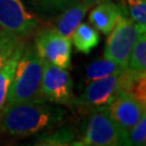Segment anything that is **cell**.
<instances>
[{"instance_id":"obj_1","label":"cell","mask_w":146,"mask_h":146,"mask_svg":"<svg viewBox=\"0 0 146 146\" xmlns=\"http://www.w3.org/2000/svg\"><path fill=\"white\" fill-rule=\"evenodd\" d=\"M65 110L44 101L5 105L0 110V133L29 136L58 125Z\"/></svg>"},{"instance_id":"obj_2","label":"cell","mask_w":146,"mask_h":146,"mask_svg":"<svg viewBox=\"0 0 146 146\" xmlns=\"http://www.w3.org/2000/svg\"><path fill=\"white\" fill-rule=\"evenodd\" d=\"M42 58L34 43H25L8 90L5 105L43 101L40 93Z\"/></svg>"},{"instance_id":"obj_3","label":"cell","mask_w":146,"mask_h":146,"mask_svg":"<svg viewBox=\"0 0 146 146\" xmlns=\"http://www.w3.org/2000/svg\"><path fill=\"white\" fill-rule=\"evenodd\" d=\"M84 135L74 142V146L125 145V131L117 127L110 115L108 106L89 111Z\"/></svg>"},{"instance_id":"obj_4","label":"cell","mask_w":146,"mask_h":146,"mask_svg":"<svg viewBox=\"0 0 146 146\" xmlns=\"http://www.w3.org/2000/svg\"><path fill=\"white\" fill-rule=\"evenodd\" d=\"M145 28L146 25L135 23L129 15L121 16L106 40L104 58L114 60L125 68L131 50L137 37L146 31Z\"/></svg>"},{"instance_id":"obj_5","label":"cell","mask_w":146,"mask_h":146,"mask_svg":"<svg viewBox=\"0 0 146 146\" xmlns=\"http://www.w3.org/2000/svg\"><path fill=\"white\" fill-rule=\"evenodd\" d=\"M73 88V78L66 69L42 60L40 93L43 101L70 106L75 98Z\"/></svg>"},{"instance_id":"obj_6","label":"cell","mask_w":146,"mask_h":146,"mask_svg":"<svg viewBox=\"0 0 146 146\" xmlns=\"http://www.w3.org/2000/svg\"><path fill=\"white\" fill-rule=\"evenodd\" d=\"M119 75L114 74L92 80L84 93L78 98H74L70 106L88 113L95 108L110 106L119 94Z\"/></svg>"},{"instance_id":"obj_7","label":"cell","mask_w":146,"mask_h":146,"mask_svg":"<svg viewBox=\"0 0 146 146\" xmlns=\"http://www.w3.org/2000/svg\"><path fill=\"white\" fill-rule=\"evenodd\" d=\"M42 60L63 69H68L72 63V40L54 28H46L36 34L34 42Z\"/></svg>"},{"instance_id":"obj_8","label":"cell","mask_w":146,"mask_h":146,"mask_svg":"<svg viewBox=\"0 0 146 146\" xmlns=\"http://www.w3.org/2000/svg\"><path fill=\"white\" fill-rule=\"evenodd\" d=\"M39 21L21 0H0V28L25 38L37 31Z\"/></svg>"},{"instance_id":"obj_9","label":"cell","mask_w":146,"mask_h":146,"mask_svg":"<svg viewBox=\"0 0 146 146\" xmlns=\"http://www.w3.org/2000/svg\"><path fill=\"white\" fill-rule=\"evenodd\" d=\"M108 110L117 127L128 131L146 114V104H143L132 95L119 93L108 106Z\"/></svg>"},{"instance_id":"obj_10","label":"cell","mask_w":146,"mask_h":146,"mask_svg":"<svg viewBox=\"0 0 146 146\" xmlns=\"http://www.w3.org/2000/svg\"><path fill=\"white\" fill-rule=\"evenodd\" d=\"M123 15H128L123 2L114 3L113 1H107L95 5V8L90 12L89 21L94 28L105 35H108L120 17Z\"/></svg>"},{"instance_id":"obj_11","label":"cell","mask_w":146,"mask_h":146,"mask_svg":"<svg viewBox=\"0 0 146 146\" xmlns=\"http://www.w3.org/2000/svg\"><path fill=\"white\" fill-rule=\"evenodd\" d=\"M90 7L84 5L80 0L67 7L56 19L54 24V29L63 36L72 38L74 31L84 20L86 13L89 11Z\"/></svg>"},{"instance_id":"obj_12","label":"cell","mask_w":146,"mask_h":146,"mask_svg":"<svg viewBox=\"0 0 146 146\" xmlns=\"http://www.w3.org/2000/svg\"><path fill=\"white\" fill-rule=\"evenodd\" d=\"M70 40L76 50L84 54H89L100 42V35L96 28L88 23H80L74 31Z\"/></svg>"},{"instance_id":"obj_13","label":"cell","mask_w":146,"mask_h":146,"mask_svg":"<svg viewBox=\"0 0 146 146\" xmlns=\"http://www.w3.org/2000/svg\"><path fill=\"white\" fill-rule=\"evenodd\" d=\"M25 43H26V41L24 39H22V41L17 44V47L11 54L10 58H8L7 62L0 67V110L5 104L8 90H9L13 75L15 72L16 65H17V62L20 60V56H21Z\"/></svg>"},{"instance_id":"obj_14","label":"cell","mask_w":146,"mask_h":146,"mask_svg":"<svg viewBox=\"0 0 146 146\" xmlns=\"http://www.w3.org/2000/svg\"><path fill=\"white\" fill-rule=\"evenodd\" d=\"M77 140L76 132L72 127H63L52 132H43L35 140L34 145L68 146Z\"/></svg>"},{"instance_id":"obj_15","label":"cell","mask_w":146,"mask_h":146,"mask_svg":"<svg viewBox=\"0 0 146 146\" xmlns=\"http://www.w3.org/2000/svg\"><path fill=\"white\" fill-rule=\"evenodd\" d=\"M125 69L134 74H146V35L137 37L132 48Z\"/></svg>"},{"instance_id":"obj_16","label":"cell","mask_w":146,"mask_h":146,"mask_svg":"<svg viewBox=\"0 0 146 146\" xmlns=\"http://www.w3.org/2000/svg\"><path fill=\"white\" fill-rule=\"evenodd\" d=\"M125 69V68H123L121 65L115 62L114 60L104 58L91 63L86 69V76H87L88 80L92 81L95 79L107 77L110 75L120 74L122 73Z\"/></svg>"},{"instance_id":"obj_17","label":"cell","mask_w":146,"mask_h":146,"mask_svg":"<svg viewBox=\"0 0 146 146\" xmlns=\"http://www.w3.org/2000/svg\"><path fill=\"white\" fill-rule=\"evenodd\" d=\"M22 39L24 38L16 36L3 28H0V67L10 58Z\"/></svg>"},{"instance_id":"obj_18","label":"cell","mask_w":146,"mask_h":146,"mask_svg":"<svg viewBox=\"0 0 146 146\" xmlns=\"http://www.w3.org/2000/svg\"><path fill=\"white\" fill-rule=\"evenodd\" d=\"M31 5L42 13L56 14L79 0H29Z\"/></svg>"},{"instance_id":"obj_19","label":"cell","mask_w":146,"mask_h":146,"mask_svg":"<svg viewBox=\"0 0 146 146\" xmlns=\"http://www.w3.org/2000/svg\"><path fill=\"white\" fill-rule=\"evenodd\" d=\"M146 144V114L130 130L125 131V145L142 146Z\"/></svg>"},{"instance_id":"obj_20","label":"cell","mask_w":146,"mask_h":146,"mask_svg":"<svg viewBox=\"0 0 146 146\" xmlns=\"http://www.w3.org/2000/svg\"><path fill=\"white\" fill-rule=\"evenodd\" d=\"M129 14L132 21L146 25V1L145 0H128Z\"/></svg>"},{"instance_id":"obj_21","label":"cell","mask_w":146,"mask_h":146,"mask_svg":"<svg viewBox=\"0 0 146 146\" xmlns=\"http://www.w3.org/2000/svg\"><path fill=\"white\" fill-rule=\"evenodd\" d=\"M80 1L91 8V7H94V5H99V3H103V2H107V1H113V0H80Z\"/></svg>"}]
</instances>
